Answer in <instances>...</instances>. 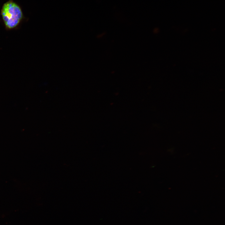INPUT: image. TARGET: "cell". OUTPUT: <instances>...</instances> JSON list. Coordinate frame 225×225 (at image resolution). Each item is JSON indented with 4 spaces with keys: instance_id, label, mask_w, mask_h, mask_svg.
Listing matches in <instances>:
<instances>
[{
    "instance_id": "cell-1",
    "label": "cell",
    "mask_w": 225,
    "mask_h": 225,
    "mask_svg": "<svg viewBox=\"0 0 225 225\" xmlns=\"http://www.w3.org/2000/svg\"><path fill=\"white\" fill-rule=\"evenodd\" d=\"M0 15L5 28L8 30L17 28L24 18L21 8L13 0H9L3 4Z\"/></svg>"
}]
</instances>
